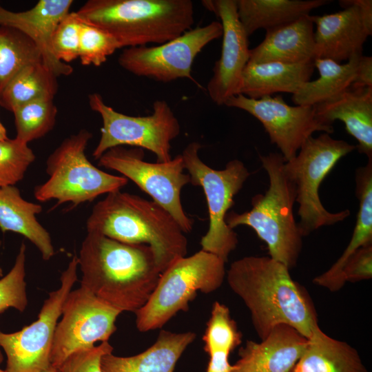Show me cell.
Returning <instances> with one entry per match:
<instances>
[{"label":"cell","mask_w":372,"mask_h":372,"mask_svg":"<svg viewBox=\"0 0 372 372\" xmlns=\"http://www.w3.org/2000/svg\"><path fill=\"white\" fill-rule=\"evenodd\" d=\"M282 262L269 256H245L226 271L230 289L249 309L260 340L276 326H291L308 338L318 326L313 302Z\"/></svg>","instance_id":"cell-1"},{"label":"cell","mask_w":372,"mask_h":372,"mask_svg":"<svg viewBox=\"0 0 372 372\" xmlns=\"http://www.w3.org/2000/svg\"><path fill=\"white\" fill-rule=\"evenodd\" d=\"M78 265L81 286L119 310L135 313L148 301L161 275L152 249L87 232Z\"/></svg>","instance_id":"cell-2"},{"label":"cell","mask_w":372,"mask_h":372,"mask_svg":"<svg viewBox=\"0 0 372 372\" xmlns=\"http://www.w3.org/2000/svg\"><path fill=\"white\" fill-rule=\"evenodd\" d=\"M86 229L122 242L149 245L161 273L187 253L185 233L166 209L121 190L107 194L94 205Z\"/></svg>","instance_id":"cell-3"},{"label":"cell","mask_w":372,"mask_h":372,"mask_svg":"<svg viewBox=\"0 0 372 372\" xmlns=\"http://www.w3.org/2000/svg\"><path fill=\"white\" fill-rule=\"evenodd\" d=\"M194 8L190 0H89L76 13L126 48L162 44L180 36L192 28Z\"/></svg>","instance_id":"cell-4"},{"label":"cell","mask_w":372,"mask_h":372,"mask_svg":"<svg viewBox=\"0 0 372 372\" xmlns=\"http://www.w3.org/2000/svg\"><path fill=\"white\" fill-rule=\"evenodd\" d=\"M259 157L269 177L267 190L252 198L249 211H229L225 222L232 229L240 225L251 227L266 243L269 257L291 269L298 263L303 238L293 214L296 187L285 174L280 153Z\"/></svg>","instance_id":"cell-5"},{"label":"cell","mask_w":372,"mask_h":372,"mask_svg":"<svg viewBox=\"0 0 372 372\" xmlns=\"http://www.w3.org/2000/svg\"><path fill=\"white\" fill-rule=\"evenodd\" d=\"M92 137L89 130L82 129L65 138L48 156L45 172L49 178L34 189L38 201L55 200V207L70 203L76 207L128 183L125 177L105 172L88 160L85 149Z\"/></svg>","instance_id":"cell-6"},{"label":"cell","mask_w":372,"mask_h":372,"mask_svg":"<svg viewBox=\"0 0 372 372\" xmlns=\"http://www.w3.org/2000/svg\"><path fill=\"white\" fill-rule=\"evenodd\" d=\"M226 262L203 249L172 262L160 276L148 301L137 310L139 331L160 329L179 311H186L197 291L209 293L222 285Z\"/></svg>","instance_id":"cell-7"},{"label":"cell","mask_w":372,"mask_h":372,"mask_svg":"<svg viewBox=\"0 0 372 372\" xmlns=\"http://www.w3.org/2000/svg\"><path fill=\"white\" fill-rule=\"evenodd\" d=\"M356 146L344 140L322 133L310 137L296 156L285 162L284 169L296 187L298 204V227L302 237L318 229L343 221L350 216L349 209L330 212L320 198V187L337 163L353 152Z\"/></svg>","instance_id":"cell-8"},{"label":"cell","mask_w":372,"mask_h":372,"mask_svg":"<svg viewBox=\"0 0 372 372\" xmlns=\"http://www.w3.org/2000/svg\"><path fill=\"white\" fill-rule=\"evenodd\" d=\"M201 147L199 143L192 142L181 154L190 183L202 187L207 204L209 227L201 238V249L227 262L238 240L237 234L226 224L225 217L234 204V196L242 188L250 173L238 159L229 161L223 169L210 167L199 157Z\"/></svg>","instance_id":"cell-9"},{"label":"cell","mask_w":372,"mask_h":372,"mask_svg":"<svg viewBox=\"0 0 372 372\" xmlns=\"http://www.w3.org/2000/svg\"><path fill=\"white\" fill-rule=\"evenodd\" d=\"M90 107L102 120L101 137L92 156L95 160L108 149L118 146L145 149L154 153L157 162L169 161L172 141L180 132V125L169 104L164 100L153 103L150 115L133 116L107 105L98 93L88 96Z\"/></svg>","instance_id":"cell-10"},{"label":"cell","mask_w":372,"mask_h":372,"mask_svg":"<svg viewBox=\"0 0 372 372\" xmlns=\"http://www.w3.org/2000/svg\"><path fill=\"white\" fill-rule=\"evenodd\" d=\"M141 148L118 146L106 151L98 160L100 167L114 170L134 182L152 200L166 209L185 233L193 229L194 220L185 212L180 194L190 183L181 154L165 163L144 161Z\"/></svg>","instance_id":"cell-11"},{"label":"cell","mask_w":372,"mask_h":372,"mask_svg":"<svg viewBox=\"0 0 372 372\" xmlns=\"http://www.w3.org/2000/svg\"><path fill=\"white\" fill-rule=\"evenodd\" d=\"M75 253L61 273V285L44 301L37 320L14 333L0 330V347L7 357L6 372H44L50 366L52 340L64 301L77 281Z\"/></svg>","instance_id":"cell-12"},{"label":"cell","mask_w":372,"mask_h":372,"mask_svg":"<svg viewBox=\"0 0 372 372\" xmlns=\"http://www.w3.org/2000/svg\"><path fill=\"white\" fill-rule=\"evenodd\" d=\"M222 34L220 22L214 21L206 25L192 28L158 45L126 48L119 55L118 63L136 76L160 82L167 83L182 78L196 82L192 76L196 56Z\"/></svg>","instance_id":"cell-13"},{"label":"cell","mask_w":372,"mask_h":372,"mask_svg":"<svg viewBox=\"0 0 372 372\" xmlns=\"http://www.w3.org/2000/svg\"><path fill=\"white\" fill-rule=\"evenodd\" d=\"M121 313L81 286L71 291L54 331L50 365L57 368L73 353L91 348L98 341H108Z\"/></svg>","instance_id":"cell-14"},{"label":"cell","mask_w":372,"mask_h":372,"mask_svg":"<svg viewBox=\"0 0 372 372\" xmlns=\"http://www.w3.org/2000/svg\"><path fill=\"white\" fill-rule=\"evenodd\" d=\"M225 105L244 110L258 119L285 162L293 158L315 132H334L333 125L318 118L315 106H291L280 95L254 99L239 94L229 98Z\"/></svg>","instance_id":"cell-15"},{"label":"cell","mask_w":372,"mask_h":372,"mask_svg":"<svg viewBox=\"0 0 372 372\" xmlns=\"http://www.w3.org/2000/svg\"><path fill=\"white\" fill-rule=\"evenodd\" d=\"M202 4L220 20L223 28L221 54L207 85V91L216 105L238 94L243 70L249 61V37L240 23L236 0H204Z\"/></svg>","instance_id":"cell-16"},{"label":"cell","mask_w":372,"mask_h":372,"mask_svg":"<svg viewBox=\"0 0 372 372\" xmlns=\"http://www.w3.org/2000/svg\"><path fill=\"white\" fill-rule=\"evenodd\" d=\"M343 10L323 15H311L316 25L314 59H330L338 63L362 55L364 43L369 35L359 8L349 0L339 1Z\"/></svg>","instance_id":"cell-17"},{"label":"cell","mask_w":372,"mask_h":372,"mask_svg":"<svg viewBox=\"0 0 372 372\" xmlns=\"http://www.w3.org/2000/svg\"><path fill=\"white\" fill-rule=\"evenodd\" d=\"M72 0H39L32 8L12 12L0 5V25L15 28L28 36L38 47L43 64L57 77L69 76L73 68L54 56L51 40L60 21L70 12Z\"/></svg>","instance_id":"cell-18"},{"label":"cell","mask_w":372,"mask_h":372,"mask_svg":"<svg viewBox=\"0 0 372 372\" xmlns=\"http://www.w3.org/2000/svg\"><path fill=\"white\" fill-rule=\"evenodd\" d=\"M307 342L291 326L278 324L260 342L247 340L231 372H291Z\"/></svg>","instance_id":"cell-19"},{"label":"cell","mask_w":372,"mask_h":372,"mask_svg":"<svg viewBox=\"0 0 372 372\" xmlns=\"http://www.w3.org/2000/svg\"><path fill=\"white\" fill-rule=\"evenodd\" d=\"M314 25L311 15L266 31L262 41L250 49V63L296 64L314 60Z\"/></svg>","instance_id":"cell-20"},{"label":"cell","mask_w":372,"mask_h":372,"mask_svg":"<svg viewBox=\"0 0 372 372\" xmlns=\"http://www.w3.org/2000/svg\"><path fill=\"white\" fill-rule=\"evenodd\" d=\"M322 121L344 123L347 132L358 141V152L372 158V87H353L336 97L315 105Z\"/></svg>","instance_id":"cell-21"},{"label":"cell","mask_w":372,"mask_h":372,"mask_svg":"<svg viewBox=\"0 0 372 372\" xmlns=\"http://www.w3.org/2000/svg\"><path fill=\"white\" fill-rule=\"evenodd\" d=\"M196 334L188 331H161L156 342L136 355L120 357L107 353L101 359L103 372H173L182 353L194 340Z\"/></svg>","instance_id":"cell-22"},{"label":"cell","mask_w":372,"mask_h":372,"mask_svg":"<svg viewBox=\"0 0 372 372\" xmlns=\"http://www.w3.org/2000/svg\"><path fill=\"white\" fill-rule=\"evenodd\" d=\"M314 68L313 61L296 64L248 62L242 74L238 94L254 99L278 92L293 94L303 83L310 81Z\"/></svg>","instance_id":"cell-23"},{"label":"cell","mask_w":372,"mask_h":372,"mask_svg":"<svg viewBox=\"0 0 372 372\" xmlns=\"http://www.w3.org/2000/svg\"><path fill=\"white\" fill-rule=\"evenodd\" d=\"M355 184L359 210L351 240L336 262L313 280V283L332 292L338 291L345 285L342 271L347 260L362 247L372 244V158L357 169Z\"/></svg>","instance_id":"cell-24"},{"label":"cell","mask_w":372,"mask_h":372,"mask_svg":"<svg viewBox=\"0 0 372 372\" xmlns=\"http://www.w3.org/2000/svg\"><path fill=\"white\" fill-rule=\"evenodd\" d=\"M42 210L40 204L25 200L15 185L0 188L1 230L23 236L38 249L44 260H49L55 251L50 233L37 218Z\"/></svg>","instance_id":"cell-25"},{"label":"cell","mask_w":372,"mask_h":372,"mask_svg":"<svg viewBox=\"0 0 372 372\" xmlns=\"http://www.w3.org/2000/svg\"><path fill=\"white\" fill-rule=\"evenodd\" d=\"M291 372H369L355 349L315 327Z\"/></svg>","instance_id":"cell-26"},{"label":"cell","mask_w":372,"mask_h":372,"mask_svg":"<svg viewBox=\"0 0 372 372\" xmlns=\"http://www.w3.org/2000/svg\"><path fill=\"white\" fill-rule=\"evenodd\" d=\"M327 0H236L239 21L248 37L258 29L266 31L295 21Z\"/></svg>","instance_id":"cell-27"},{"label":"cell","mask_w":372,"mask_h":372,"mask_svg":"<svg viewBox=\"0 0 372 372\" xmlns=\"http://www.w3.org/2000/svg\"><path fill=\"white\" fill-rule=\"evenodd\" d=\"M360 56H355L344 63L330 59H314V68L318 70L319 76L313 81L305 82L292 94L293 103L296 105L315 106L346 91L355 80Z\"/></svg>","instance_id":"cell-28"},{"label":"cell","mask_w":372,"mask_h":372,"mask_svg":"<svg viewBox=\"0 0 372 372\" xmlns=\"http://www.w3.org/2000/svg\"><path fill=\"white\" fill-rule=\"evenodd\" d=\"M58 88L57 76L43 62L30 64L3 88L0 93V105L12 112L34 101L54 99Z\"/></svg>","instance_id":"cell-29"},{"label":"cell","mask_w":372,"mask_h":372,"mask_svg":"<svg viewBox=\"0 0 372 372\" xmlns=\"http://www.w3.org/2000/svg\"><path fill=\"white\" fill-rule=\"evenodd\" d=\"M43 62L37 45L21 31L0 25V93L25 66Z\"/></svg>","instance_id":"cell-30"},{"label":"cell","mask_w":372,"mask_h":372,"mask_svg":"<svg viewBox=\"0 0 372 372\" xmlns=\"http://www.w3.org/2000/svg\"><path fill=\"white\" fill-rule=\"evenodd\" d=\"M12 112L14 116L16 138L28 144L52 130L58 110L54 99H42L21 105Z\"/></svg>","instance_id":"cell-31"},{"label":"cell","mask_w":372,"mask_h":372,"mask_svg":"<svg viewBox=\"0 0 372 372\" xmlns=\"http://www.w3.org/2000/svg\"><path fill=\"white\" fill-rule=\"evenodd\" d=\"M204 349L210 354L216 351L231 353L242 342V334L231 318L229 308L215 302L203 337Z\"/></svg>","instance_id":"cell-32"},{"label":"cell","mask_w":372,"mask_h":372,"mask_svg":"<svg viewBox=\"0 0 372 372\" xmlns=\"http://www.w3.org/2000/svg\"><path fill=\"white\" fill-rule=\"evenodd\" d=\"M35 158L28 144L16 138L0 141V188L21 181Z\"/></svg>","instance_id":"cell-33"},{"label":"cell","mask_w":372,"mask_h":372,"mask_svg":"<svg viewBox=\"0 0 372 372\" xmlns=\"http://www.w3.org/2000/svg\"><path fill=\"white\" fill-rule=\"evenodd\" d=\"M26 246L22 242L10 271L0 279V313L9 308L23 311L28 305Z\"/></svg>","instance_id":"cell-34"},{"label":"cell","mask_w":372,"mask_h":372,"mask_svg":"<svg viewBox=\"0 0 372 372\" xmlns=\"http://www.w3.org/2000/svg\"><path fill=\"white\" fill-rule=\"evenodd\" d=\"M110 34L94 25L83 22L79 58L83 65L100 66L109 56L121 48Z\"/></svg>","instance_id":"cell-35"},{"label":"cell","mask_w":372,"mask_h":372,"mask_svg":"<svg viewBox=\"0 0 372 372\" xmlns=\"http://www.w3.org/2000/svg\"><path fill=\"white\" fill-rule=\"evenodd\" d=\"M83 21L76 12H70L58 23L51 40L54 56L65 63L79 58Z\"/></svg>","instance_id":"cell-36"},{"label":"cell","mask_w":372,"mask_h":372,"mask_svg":"<svg viewBox=\"0 0 372 372\" xmlns=\"http://www.w3.org/2000/svg\"><path fill=\"white\" fill-rule=\"evenodd\" d=\"M112 351L108 341L102 342L98 346L73 353L57 369L59 372H103L101 359Z\"/></svg>","instance_id":"cell-37"},{"label":"cell","mask_w":372,"mask_h":372,"mask_svg":"<svg viewBox=\"0 0 372 372\" xmlns=\"http://www.w3.org/2000/svg\"><path fill=\"white\" fill-rule=\"evenodd\" d=\"M372 278V244L358 249L346 262L342 271L344 283L369 280Z\"/></svg>","instance_id":"cell-38"},{"label":"cell","mask_w":372,"mask_h":372,"mask_svg":"<svg viewBox=\"0 0 372 372\" xmlns=\"http://www.w3.org/2000/svg\"><path fill=\"white\" fill-rule=\"evenodd\" d=\"M353 87H372V58L361 55L358 60L356 77Z\"/></svg>","instance_id":"cell-39"},{"label":"cell","mask_w":372,"mask_h":372,"mask_svg":"<svg viewBox=\"0 0 372 372\" xmlns=\"http://www.w3.org/2000/svg\"><path fill=\"white\" fill-rule=\"evenodd\" d=\"M229 353L216 351L209 354V361L206 372H231L233 365L228 360Z\"/></svg>","instance_id":"cell-40"},{"label":"cell","mask_w":372,"mask_h":372,"mask_svg":"<svg viewBox=\"0 0 372 372\" xmlns=\"http://www.w3.org/2000/svg\"><path fill=\"white\" fill-rule=\"evenodd\" d=\"M359 8L362 23L369 32L372 34V1L371 0H349Z\"/></svg>","instance_id":"cell-41"},{"label":"cell","mask_w":372,"mask_h":372,"mask_svg":"<svg viewBox=\"0 0 372 372\" xmlns=\"http://www.w3.org/2000/svg\"><path fill=\"white\" fill-rule=\"evenodd\" d=\"M8 138L7 136V132L5 127L0 121V141H4Z\"/></svg>","instance_id":"cell-42"},{"label":"cell","mask_w":372,"mask_h":372,"mask_svg":"<svg viewBox=\"0 0 372 372\" xmlns=\"http://www.w3.org/2000/svg\"><path fill=\"white\" fill-rule=\"evenodd\" d=\"M44 372H59L57 368L50 366Z\"/></svg>","instance_id":"cell-43"},{"label":"cell","mask_w":372,"mask_h":372,"mask_svg":"<svg viewBox=\"0 0 372 372\" xmlns=\"http://www.w3.org/2000/svg\"><path fill=\"white\" fill-rule=\"evenodd\" d=\"M1 246V240L0 239V247ZM3 276V269L1 268V267L0 266V277H2Z\"/></svg>","instance_id":"cell-44"},{"label":"cell","mask_w":372,"mask_h":372,"mask_svg":"<svg viewBox=\"0 0 372 372\" xmlns=\"http://www.w3.org/2000/svg\"><path fill=\"white\" fill-rule=\"evenodd\" d=\"M1 354H0V361H1ZM0 372H6V371L0 369Z\"/></svg>","instance_id":"cell-45"}]
</instances>
